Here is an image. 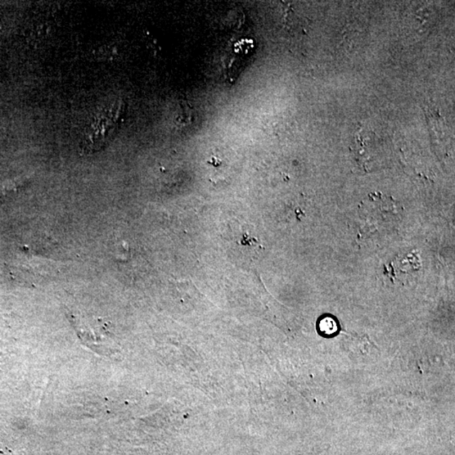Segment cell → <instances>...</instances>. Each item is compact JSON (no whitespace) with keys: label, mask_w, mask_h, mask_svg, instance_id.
Returning a JSON list of instances; mask_svg holds the SVG:
<instances>
[{"label":"cell","mask_w":455,"mask_h":455,"mask_svg":"<svg viewBox=\"0 0 455 455\" xmlns=\"http://www.w3.org/2000/svg\"><path fill=\"white\" fill-rule=\"evenodd\" d=\"M124 111V103L119 99L103 106L84 131V150L96 151L104 146L108 139L119 128Z\"/></svg>","instance_id":"1"},{"label":"cell","mask_w":455,"mask_h":455,"mask_svg":"<svg viewBox=\"0 0 455 455\" xmlns=\"http://www.w3.org/2000/svg\"><path fill=\"white\" fill-rule=\"evenodd\" d=\"M319 327L325 335H333L336 331V324L331 318L323 319Z\"/></svg>","instance_id":"2"}]
</instances>
